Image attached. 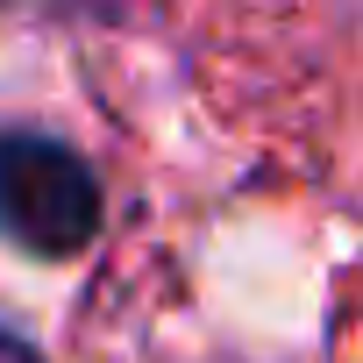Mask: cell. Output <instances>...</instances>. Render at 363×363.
I'll return each instance as SVG.
<instances>
[{
    "label": "cell",
    "mask_w": 363,
    "mask_h": 363,
    "mask_svg": "<svg viewBox=\"0 0 363 363\" xmlns=\"http://www.w3.org/2000/svg\"><path fill=\"white\" fill-rule=\"evenodd\" d=\"M100 228V178L93 164L36 128L0 135V235L29 257H72Z\"/></svg>",
    "instance_id": "1"
},
{
    "label": "cell",
    "mask_w": 363,
    "mask_h": 363,
    "mask_svg": "<svg viewBox=\"0 0 363 363\" xmlns=\"http://www.w3.org/2000/svg\"><path fill=\"white\" fill-rule=\"evenodd\" d=\"M0 363H36V356H29V349H22L15 335H0Z\"/></svg>",
    "instance_id": "2"
}]
</instances>
